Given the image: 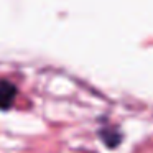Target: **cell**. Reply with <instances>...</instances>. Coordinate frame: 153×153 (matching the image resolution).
Here are the masks:
<instances>
[{
    "instance_id": "obj_2",
    "label": "cell",
    "mask_w": 153,
    "mask_h": 153,
    "mask_svg": "<svg viewBox=\"0 0 153 153\" xmlns=\"http://www.w3.org/2000/svg\"><path fill=\"white\" fill-rule=\"evenodd\" d=\"M100 137H102L104 143H105L107 146H117L120 143V138H122V135H120L117 130H102V132H100Z\"/></svg>"
},
{
    "instance_id": "obj_1",
    "label": "cell",
    "mask_w": 153,
    "mask_h": 153,
    "mask_svg": "<svg viewBox=\"0 0 153 153\" xmlns=\"http://www.w3.org/2000/svg\"><path fill=\"white\" fill-rule=\"evenodd\" d=\"M17 87L10 81L0 79V110H8L15 102Z\"/></svg>"
}]
</instances>
